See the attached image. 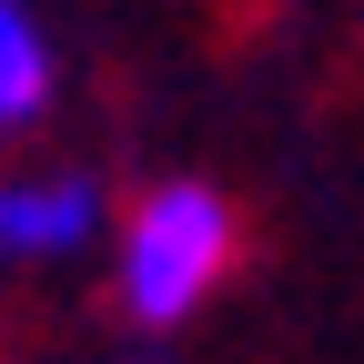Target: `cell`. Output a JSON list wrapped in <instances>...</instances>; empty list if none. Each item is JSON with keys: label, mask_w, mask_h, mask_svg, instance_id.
I'll use <instances>...</instances> for the list:
<instances>
[{"label": "cell", "mask_w": 364, "mask_h": 364, "mask_svg": "<svg viewBox=\"0 0 364 364\" xmlns=\"http://www.w3.org/2000/svg\"><path fill=\"white\" fill-rule=\"evenodd\" d=\"M243 253V223L213 182H152L122 223V314L132 324H193Z\"/></svg>", "instance_id": "6da1fadb"}, {"label": "cell", "mask_w": 364, "mask_h": 364, "mask_svg": "<svg viewBox=\"0 0 364 364\" xmlns=\"http://www.w3.org/2000/svg\"><path fill=\"white\" fill-rule=\"evenodd\" d=\"M91 223H102V193H91L81 172H21L0 182V273L11 263H51V253H81Z\"/></svg>", "instance_id": "7a4b0ae2"}, {"label": "cell", "mask_w": 364, "mask_h": 364, "mask_svg": "<svg viewBox=\"0 0 364 364\" xmlns=\"http://www.w3.org/2000/svg\"><path fill=\"white\" fill-rule=\"evenodd\" d=\"M41 102H51V51H41V31L0 0V132H21Z\"/></svg>", "instance_id": "3957f363"}]
</instances>
